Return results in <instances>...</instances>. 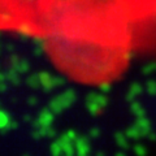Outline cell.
I'll return each mask as SVG.
<instances>
[{
  "instance_id": "obj_1",
  "label": "cell",
  "mask_w": 156,
  "mask_h": 156,
  "mask_svg": "<svg viewBox=\"0 0 156 156\" xmlns=\"http://www.w3.org/2000/svg\"><path fill=\"white\" fill-rule=\"evenodd\" d=\"M74 0H0V27L46 34Z\"/></svg>"
}]
</instances>
